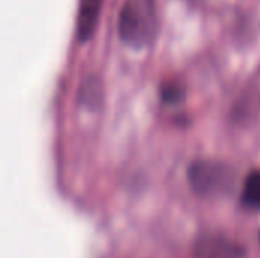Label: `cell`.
I'll return each instance as SVG.
<instances>
[{
    "label": "cell",
    "instance_id": "obj_1",
    "mask_svg": "<svg viewBox=\"0 0 260 258\" xmlns=\"http://www.w3.org/2000/svg\"><path fill=\"white\" fill-rule=\"evenodd\" d=\"M160 27L155 0H123L117 30L120 40L134 49H143L152 44Z\"/></svg>",
    "mask_w": 260,
    "mask_h": 258
},
{
    "label": "cell",
    "instance_id": "obj_2",
    "mask_svg": "<svg viewBox=\"0 0 260 258\" xmlns=\"http://www.w3.org/2000/svg\"><path fill=\"white\" fill-rule=\"evenodd\" d=\"M187 181L190 189L203 198L229 196L236 186L235 170L216 160H197L187 169Z\"/></svg>",
    "mask_w": 260,
    "mask_h": 258
},
{
    "label": "cell",
    "instance_id": "obj_3",
    "mask_svg": "<svg viewBox=\"0 0 260 258\" xmlns=\"http://www.w3.org/2000/svg\"><path fill=\"white\" fill-rule=\"evenodd\" d=\"M193 258H245V251L239 243L224 236L206 234L197 240Z\"/></svg>",
    "mask_w": 260,
    "mask_h": 258
},
{
    "label": "cell",
    "instance_id": "obj_4",
    "mask_svg": "<svg viewBox=\"0 0 260 258\" xmlns=\"http://www.w3.org/2000/svg\"><path fill=\"white\" fill-rule=\"evenodd\" d=\"M104 0H79L76 15V36L79 41H87L93 36Z\"/></svg>",
    "mask_w": 260,
    "mask_h": 258
},
{
    "label": "cell",
    "instance_id": "obj_5",
    "mask_svg": "<svg viewBox=\"0 0 260 258\" xmlns=\"http://www.w3.org/2000/svg\"><path fill=\"white\" fill-rule=\"evenodd\" d=\"M102 82L98 76H88L79 91V100L84 106L96 109L102 102Z\"/></svg>",
    "mask_w": 260,
    "mask_h": 258
},
{
    "label": "cell",
    "instance_id": "obj_6",
    "mask_svg": "<svg viewBox=\"0 0 260 258\" xmlns=\"http://www.w3.org/2000/svg\"><path fill=\"white\" fill-rule=\"evenodd\" d=\"M242 204L248 208L260 210V170H253L244 184Z\"/></svg>",
    "mask_w": 260,
    "mask_h": 258
},
{
    "label": "cell",
    "instance_id": "obj_7",
    "mask_svg": "<svg viewBox=\"0 0 260 258\" xmlns=\"http://www.w3.org/2000/svg\"><path fill=\"white\" fill-rule=\"evenodd\" d=\"M161 97L166 103H178L184 99V88L181 84L175 82V81H171L168 84L163 85L161 88Z\"/></svg>",
    "mask_w": 260,
    "mask_h": 258
},
{
    "label": "cell",
    "instance_id": "obj_8",
    "mask_svg": "<svg viewBox=\"0 0 260 258\" xmlns=\"http://www.w3.org/2000/svg\"><path fill=\"white\" fill-rule=\"evenodd\" d=\"M192 2H198V0H192Z\"/></svg>",
    "mask_w": 260,
    "mask_h": 258
}]
</instances>
